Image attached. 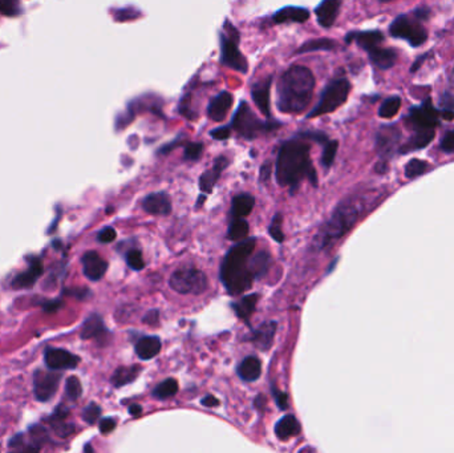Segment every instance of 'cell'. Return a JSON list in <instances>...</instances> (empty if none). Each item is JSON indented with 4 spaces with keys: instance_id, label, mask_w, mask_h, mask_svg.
<instances>
[{
    "instance_id": "cell-1",
    "label": "cell",
    "mask_w": 454,
    "mask_h": 453,
    "mask_svg": "<svg viewBox=\"0 0 454 453\" xmlns=\"http://www.w3.org/2000/svg\"><path fill=\"white\" fill-rule=\"evenodd\" d=\"M315 76L303 65H293L283 74L278 84V110L298 114L307 108L314 96Z\"/></svg>"
},
{
    "instance_id": "cell-2",
    "label": "cell",
    "mask_w": 454,
    "mask_h": 453,
    "mask_svg": "<svg viewBox=\"0 0 454 453\" xmlns=\"http://www.w3.org/2000/svg\"><path fill=\"white\" fill-rule=\"evenodd\" d=\"M306 177L315 186L318 185V176L309 157V145L296 138L286 141L276 159L278 184L296 188Z\"/></svg>"
},
{
    "instance_id": "cell-3",
    "label": "cell",
    "mask_w": 454,
    "mask_h": 453,
    "mask_svg": "<svg viewBox=\"0 0 454 453\" xmlns=\"http://www.w3.org/2000/svg\"><path fill=\"white\" fill-rule=\"evenodd\" d=\"M255 249L254 239L239 241L226 254L221 266V280L232 295L247 291L255 280L248 268V259Z\"/></svg>"
},
{
    "instance_id": "cell-4",
    "label": "cell",
    "mask_w": 454,
    "mask_h": 453,
    "mask_svg": "<svg viewBox=\"0 0 454 453\" xmlns=\"http://www.w3.org/2000/svg\"><path fill=\"white\" fill-rule=\"evenodd\" d=\"M367 208L366 199L363 197H352L343 201L335 209L331 218L324 223L319 233L314 239V245L320 250L332 242L342 238L344 234L348 233L352 226L356 223L363 211Z\"/></svg>"
},
{
    "instance_id": "cell-5",
    "label": "cell",
    "mask_w": 454,
    "mask_h": 453,
    "mask_svg": "<svg viewBox=\"0 0 454 453\" xmlns=\"http://www.w3.org/2000/svg\"><path fill=\"white\" fill-rule=\"evenodd\" d=\"M221 40V63L225 67H229L241 74H247L248 63L245 56L238 48L239 32L234 28L233 25L226 20L223 31L220 35Z\"/></svg>"
},
{
    "instance_id": "cell-6",
    "label": "cell",
    "mask_w": 454,
    "mask_h": 453,
    "mask_svg": "<svg viewBox=\"0 0 454 453\" xmlns=\"http://www.w3.org/2000/svg\"><path fill=\"white\" fill-rule=\"evenodd\" d=\"M279 124L263 123L260 122L257 114L248 107V104L242 101L239 104V108L234 114L232 128H234L239 135L248 140H253L258 137L260 133L270 132L275 128H278Z\"/></svg>"
},
{
    "instance_id": "cell-7",
    "label": "cell",
    "mask_w": 454,
    "mask_h": 453,
    "mask_svg": "<svg viewBox=\"0 0 454 453\" xmlns=\"http://www.w3.org/2000/svg\"><path fill=\"white\" fill-rule=\"evenodd\" d=\"M349 91H351V84L347 79H339L332 81L323 92L318 105L308 114L307 119H314L338 110L347 101Z\"/></svg>"
},
{
    "instance_id": "cell-8",
    "label": "cell",
    "mask_w": 454,
    "mask_h": 453,
    "mask_svg": "<svg viewBox=\"0 0 454 453\" xmlns=\"http://www.w3.org/2000/svg\"><path fill=\"white\" fill-rule=\"evenodd\" d=\"M422 22L412 15H401L394 19L389 32L393 37L404 39L412 47H420L428 39V31L421 25Z\"/></svg>"
},
{
    "instance_id": "cell-9",
    "label": "cell",
    "mask_w": 454,
    "mask_h": 453,
    "mask_svg": "<svg viewBox=\"0 0 454 453\" xmlns=\"http://www.w3.org/2000/svg\"><path fill=\"white\" fill-rule=\"evenodd\" d=\"M171 287L180 294H202L208 289V278L201 270L182 268L171 277Z\"/></svg>"
},
{
    "instance_id": "cell-10",
    "label": "cell",
    "mask_w": 454,
    "mask_h": 453,
    "mask_svg": "<svg viewBox=\"0 0 454 453\" xmlns=\"http://www.w3.org/2000/svg\"><path fill=\"white\" fill-rule=\"evenodd\" d=\"M406 124L413 131L434 129L440 124V112L434 110L430 100H427L421 107L410 110L406 116Z\"/></svg>"
},
{
    "instance_id": "cell-11",
    "label": "cell",
    "mask_w": 454,
    "mask_h": 453,
    "mask_svg": "<svg viewBox=\"0 0 454 453\" xmlns=\"http://www.w3.org/2000/svg\"><path fill=\"white\" fill-rule=\"evenodd\" d=\"M62 375L53 372V369L41 371L37 369L34 374V392L39 402H48L51 400L59 388Z\"/></svg>"
},
{
    "instance_id": "cell-12",
    "label": "cell",
    "mask_w": 454,
    "mask_h": 453,
    "mask_svg": "<svg viewBox=\"0 0 454 453\" xmlns=\"http://www.w3.org/2000/svg\"><path fill=\"white\" fill-rule=\"evenodd\" d=\"M44 362L49 369L62 371V369L76 368L80 359H79V356L74 355L72 353H69L67 350L48 347L44 353Z\"/></svg>"
},
{
    "instance_id": "cell-13",
    "label": "cell",
    "mask_w": 454,
    "mask_h": 453,
    "mask_svg": "<svg viewBox=\"0 0 454 453\" xmlns=\"http://www.w3.org/2000/svg\"><path fill=\"white\" fill-rule=\"evenodd\" d=\"M29 261L31 262H29L27 270L22 274H18L11 282L13 289H18V290L31 289V287H34L35 282L41 277V274L44 271L43 261L37 257H31Z\"/></svg>"
},
{
    "instance_id": "cell-14",
    "label": "cell",
    "mask_w": 454,
    "mask_h": 453,
    "mask_svg": "<svg viewBox=\"0 0 454 453\" xmlns=\"http://www.w3.org/2000/svg\"><path fill=\"white\" fill-rule=\"evenodd\" d=\"M81 262L84 275L91 281H100L108 270V262L100 257L96 251H86Z\"/></svg>"
},
{
    "instance_id": "cell-15",
    "label": "cell",
    "mask_w": 454,
    "mask_h": 453,
    "mask_svg": "<svg viewBox=\"0 0 454 453\" xmlns=\"http://www.w3.org/2000/svg\"><path fill=\"white\" fill-rule=\"evenodd\" d=\"M234 98L230 92H221L210 101L208 116L213 122H223L233 107Z\"/></svg>"
},
{
    "instance_id": "cell-16",
    "label": "cell",
    "mask_w": 454,
    "mask_h": 453,
    "mask_svg": "<svg viewBox=\"0 0 454 453\" xmlns=\"http://www.w3.org/2000/svg\"><path fill=\"white\" fill-rule=\"evenodd\" d=\"M142 208L149 214L168 216L172 211V201L166 193H153L144 199Z\"/></svg>"
},
{
    "instance_id": "cell-17",
    "label": "cell",
    "mask_w": 454,
    "mask_h": 453,
    "mask_svg": "<svg viewBox=\"0 0 454 453\" xmlns=\"http://www.w3.org/2000/svg\"><path fill=\"white\" fill-rule=\"evenodd\" d=\"M400 133L394 126H381L376 136V145L381 156H391L399 143Z\"/></svg>"
},
{
    "instance_id": "cell-18",
    "label": "cell",
    "mask_w": 454,
    "mask_h": 453,
    "mask_svg": "<svg viewBox=\"0 0 454 453\" xmlns=\"http://www.w3.org/2000/svg\"><path fill=\"white\" fill-rule=\"evenodd\" d=\"M271 81H272V77L270 76V77L259 81L258 84L253 86V91H251V96H253L255 105L266 117H270Z\"/></svg>"
},
{
    "instance_id": "cell-19",
    "label": "cell",
    "mask_w": 454,
    "mask_h": 453,
    "mask_svg": "<svg viewBox=\"0 0 454 453\" xmlns=\"http://www.w3.org/2000/svg\"><path fill=\"white\" fill-rule=\"evenodd\" d=\"M342 0H323L315 10L319 25L324 28L333 25L340 11Z\"/></svg>"
},
{
    "instance_id": "cell-20",
    "label": "cell",
    "mask_w": 454,
    "mask_h": 453,
    "mask_svg": "<svg viewBox=\"0 0 454 453\" xmlns=\"http://www.w3.org/2000/svg\"><path fill=\"white\" fill-rule=\"evenodd\" d=\"M275 332H276V322H266L253 332L251 342L255 344V347L260 351H267L274 343Z\"/></svg>"
},
{
    "instance_id": "cell-21",
    "label": "cell",
    "mask_w": 454,
    "mask_h": 453,
    "mask_svg": "<svg viewBox=\"0 0 454 453\" xmlns=\"http://www.w3.org/2000/svg\"><path fill=\"white\" fill-rule=\"evenodd\" d=\"M227 166V159L225 157H218L215 159L214 162V166L208 171V172L203 173L199 178V188L202 192L205 193H210L214 188V185L217 184V181L220 180L221 177L222 172L223 169Z\"/></svg>"
},
{
    "instance_id": "cell-22",
    "label": "cell",
    "mask_w": 454,
    "mask_h": 453,
    "mask_svg": "<svg viewBox=\"0 0 454 453\" xmlns=\"http://www.w3.org/2000/svg\"><path fill=\"white\" fill-rule=\"evenodd\" d=\"M309 19V13L302 7H284L274 15L272 20L275 25H283L286 22L305 23Z\"/></svg>"
},
{
    "instance_id": "cell-23",
    "label": "cell",
    "mask_w": 454,
    "mask_h": 453,
    "mask_svg": "<svg viewBox=\"0 0 454 453\" xmlns=\"http://www.w3.org/2000/svg\"><path fill=\"white\" fill-rule=\"evenodd\" d=\"M347 43H351L352 40H355L357 44L366 51H370V49L379 47L384 41V37L379 31H367V32H351L347 37Z\"/></svg>"
},
{
    "instance_id": "cell-24",
    "label": "cell",
    "mask_w": 454,
    "mask_h": 453,
    "mask_svg": "<svg viewBox=\"0 0 454 453\" xmlns=\"http://www.w3.org/2000/svg\"><path fill=\"white\" fill-rule=\"evenodd\" d=\"M368 53L369 60L380 70H389L397 62V53L393 49L376 47L370 49Z\"/></svg>"
},
{
    "instance_id": "cell-25",
    "label": "cell",
    "mask_w": 454,
    "mask_h": 453,
    "mask_svg": "<svg viewBox=\"0 0 454 453\" xmlns=\"http://www.w3.org/2000/svg\"><path fill=\"white\" fill-rule=\"evenodd\" d=\"M161 351V341L157 336H144L135 344V354L142 360H150L159 355Z\"/></svg>"
},
{
    "instance_id": "cell-26",
    "label": "cell",
    "mask_w": 454,
    "mask_h": 453,
    "mask_svg": "<svg viewBox=\"0 0 454 453\" xmlns=\"http://www.w3.org/2000/svg\"><path fill=\"white\" fill-rule=\"evenodd\" d=\"M262 374V365L257 356H247L238 367V375L246 381H255Z\"/></svg>"
},
{
    "instance_id": "cell-27",
    "label": "cell",
    "mask_w": 454,
    "mask_h": 453,
    "mask_svg": "<svg viewBox=\"0 0 454 453\" xmlns=\"http://www.w3.org/2000/svg\"><path fill=\"white\" fill-rule=\"evenodd\" d=\"M107 332L108 330L104 324L102 318L98 314H93L84 322L83 329H81V338L83 339H93V338H100V336L105 335Z\"/></svg>"
},
{
    "instance_id": "cell-28",
    "label": "cell",
    "mask_w": 454,
    "mask_h": 453,
    "mask_svg": "<svg viewBox=\"0 0 454 453\" xmlns=\"http://www.w3.org/2000/svg\"><path fill=\"white\" fill-rule=\"evenodd\" d=\"M299 432H300V424L293 415H286L275 426V433L282 440H287L293 436H296Z\"/></svg>"
},
{
    "instance_id": "cell-29",
    "label": "cell",
    "mask_w": 454,
    "mask_h": 453,
    "mask_svg": "<svg viewBox=\"0 0 454 453\" xmlns=\"http://www.w3.org/2000/svg\"><path fill=\"white\" fill-rule=\"evenodd\" d=\"M434 129H418L415 131V136L406 143L404 147H401V152L408 153L412 150H418V149H422V147H428L432 140L434 138Z\"/></svg>"
},
{
    "instance_id": "cell-30",
    "label": "cell",
    "mask_w": 454,
    "mask_h": 453,
    "mask_svg": "<svg viewBox=\"0 0 454 453\" xmlns=\"http://www.w3.org/2000/svg\"><path fill=\"white\" fill-rule=\"evenodd\" d=\"M255 205V199L251 195H238L233 198L232 204V216L234 218H243L248 216Z\"/></svg>"
},
{
    "instance_id": "cell-31",
    "label": "cell",
    "mask_w": 454,
    "mask_h": 453,
    "mask_svg": "<svg viewBox=\"0 0 454 453\" xmlns=\"http://www.w3.org/2000/svg\"><path fill=\"white\" fill-rule=\"evenodd\" d=\"M140 374H141V367L140 366L119 367L112 375V384L114 387H123V386H126V384L135 381Z\"/></svg>"
},
{
    "instance_id": "cell-32",
    "label": "cell",
    "mask_w": 454,
    "mask_h": 453,
    "mask_svg": "<svg viewBox=\"0 0 454 453\" xmlns=\"http://www.w3.org/2000/svg\"><path fill=\"white\" fill-rule=\"evenodd\" d=\"M271 258L266 251H259L254 257L248 259V268L254 278H262L270 268Z\"/></svg>"
},
{
    "instance_id": "cell-33",
    "label": "cell",
    "mask_w": 454,
    "mask_h": 453,
    "mask_svg": "<svg viewBox=\"0 0 454 453\" xmlns=\"http://www.w3.org/2000/svg\"><path fill=\"white\" fill-rule=\"evenodd\" d=\"M257 302H258V295H246L239 302L234 303L233 308L235 310V313H236V315L239 318L247 320V319L251 317V314L254 313L255 306H257Z\"/></svg>"
},
{
    "instance_id": "cell-34",
    "label": "cell",
    "mask_w": 454,
    "mask_h": 453,
    "mask_svg": "<svg viewBox=\"0 0 454 453\" xmlns=\"http://www.w3.org/2000/svg\"><path fill=\"white\" fill-rule=\"evenodd\" d=\"M336 48V41L331 39H315L309 40L305 43L300 48L296 51V53H306V52H312V51H331Z\"/></svg>"
},
{
    "instance_id": "cell-35",
    "label": "cell",
    "mask_w": 454,
    "mask_h": 453,
    "mask_svg": "<svg viewBox=\"0 0 454 453\" xmlns=\"http://www.w3.org/2000/svg\"><path fill=\"white\" fill-rule=\"evenodd\" d=\"M248 234V223L243 218H234L229 226V238L232 241H243Z\"/></svg>"
},
{
    "instance_id": "cell-36",
    "label": "cell",
    "mask_w": 454,
    "mask_h": 453,
    "mask_svg": "<svg viewBox=\"0 0 454 453\" xmlns=\"http://www.w3.org/2000/svg\"><path fill=\"white\" fill-rule=\"evenodd\" d=\"M400 107H401L400 98H397V96L388 98L382 101L380 110H379V116L382 119H392L400 110Z\"/></svg>"
},
{
    "instance_id": "cell-37",
    "label": "cell",
    "mask_w": 454,
    "mask_h": 453,
    "mask_svg": "<svg viewBox=\"0 0 454 453\" xmlns=\"http://www.w3.org/2000/svg\"><path fill=\"white\" fill-rule=\"evenodd\" d=\"M178 391V383L175 379H166L165 381L160 383L154 391H153V395L157 398V399H168V398H172L175 393Z\"/></svg>"
},
{
    "instance_id": "cell-38",
    "label": "cell",
    "mask_w": 454,
    "mask_h": 453,
    "mask_svg": "<svg viewBox=\"0 0 454 453\" xmlns=\"http://www.w3.org/2000/svg\"><path fill=\"white\" fill-rule=\"evenodd\" d=\"M429 164L422 159H410L406 165V176L408 178H416L418 176L428 172Z\"/></svg>"
},
{
    "instance_id": "cell-39",
    "label": "cell",
    "mask_w": 454,
    "mask_h": 453,
    "mask_svg": "<svg viewBox=\"0 0 454 453\" xmlns=\"http://www.w3.org/2000/svg\"><path fill=\"white\" fill-rule=\"evenodd\" d=\"M65 393L69 398V400H77L81 393H83V387L79 378L76 376H69L65 381Z\"/></svg>"
},
{
    "instance_id": "cell-40",
    "label": "cell",
    "mask_w": 454,
    "mask_h": 453,
    "mask_svg": "<svg viewBox=\"0 0 454 453\" xmlns=\"http://www.w3.org/2000/svg\"><path fill=\"white\" fill-rule=\"evenodd\" d=\"M338 147H339V143L335 141V140L326 143V147H324V150H323V156H321V164L326 168H330L331 166L333 159L336 157Z\"/></svg>"
},
{
    "instance_id": "cell-41",
    "label": "cell",
    "mask_w": 454,
    "mask_h": 453,
    "mask_svg": "<svg viewBox=\"0 0 454 453\" xmlns=\"http://www.w3.org/2000/svg\"><path fill=\"white\" fill-rule=\"evenodd\" d=\"M0 13L6 16H18L22 13L20 0H0Z\"/></svg>"
},
{
    "instance_id": "cell-42",
    "label": "cell",
    "mask_w": 454,
    "mask_h": 453,
    "mask_svg": "<svg viewBox=\"0 0 454 453\" xmlns=\"http://www.w3.org/2000/svg\"><path fill=\"white\" fill-rule=\"evenodd\" d=\"M269 232H270L271 237L276 242H281L282 244L283 241H284V234L282 232V216L281 214H276L272 218L270 228H269Z\"/></svg>"
},
{
    "instance_id": "cell-43",
    "label": "cell",
    "mask_w": 454,
    "mask_h": 453,
    "mask_svg": "<svg viewBox=\"0 0 454 453\" xmlns=\"http://www.w3.org/2000/svg\"><path fill=\"white\" fill-rule=\"evenodd\" d=\"M126 263H128V266L131 269L133 270H142L144 269V266H145L142 254L138 250H131V251H128V254H126Z\"/></svg>"
},
{
    "instance_id": "cell-44",
    "label": "cell",
    "mask_w": 454,
    "mask_h": 453,
    "mask_svg": "<svg viewBox=\"0 0 454 453\" xmlns=\"http://www.w3.org/2000/svg\"><path fill=\"white\" fill-rule=\"evenodd\" d=\"M100 415H101V408L98 407L96 403H91L84 408V412H83V419L84 421H86L88 424H95L100 419Z\"/></svg>"
},
{
    "instance_id": "cell-45",
    "label": "cell",
    "mask_w": 454,
    "mask_h": 453,
    "mask_svg": "<svg viewBox=\"0 0 454 453\" xmlns=\"http://www.w3.org/2000/svg\"><path fill=\"white\" fill-rule=\"evenodd\" d=\"M203 152V145L201 143H192L185 147V159L194 161L201 157Z\"/></svg>"
},
{
    "instance_id": "cell-46",
    "label": "cell",
    "mask_w": 454,
    "mask_h": 453,
    "mask_svg": "<svg viewBox=\"0 0 454 453\" xmlns=\"http://www.w3.org/2000/svg\"><path fill=\"white\" fill-rule=\"evenodd\" d=\"M116 237H117V233L113 228H105L98 234V239L101 244H109L116 239Z\"/></svg>"
},
{
    "instance_id": "cell-47",
    "label": "cell",
    "mask_w": 454,
    "mask_h": 453,
    "mask_svg": "<svg viewBox=\"0 0 454 453\" xmlns=\"http://www.w3.org/2000/svg\"><path fill=\"white\" fill-rule=\"evenodd\" d=\"M43 311L47 313V314H52V313H56L59 311L62 307V299H49V301H46L43 302Z\"/></svg>"
},
{
    "instance_id": "cell-48",
    "label": "cell",
    "mask_w": 454,
    "mask_h": 453,
    "mask_svg": "<svg viewBox=\"0 0 454 453\" xmlns=\"http://www.w3.org/2000/svg\"><path fill=\"white\" fill-rule=\"evenodd\" d=\"M440 147L443 152H454V131H449L442 137Z\"/></svg>"
},
{
    "instance_id": "cell-49",
    "label": "cell",
    "mask_w": 454,
    "mask_h": 453,
    "mask_svg": "<svg viewBox=\"0 0 454 453\" xmlns=\"http://www.w3.org/2000/svg\"><path fill=\"white\" fill-rule=\"evenodd\" d=\"M210 136L215 140H227L232 136V128L230 126H221L210 132Z\"/></svg>"
},
{
    "instance_id": "cell-50",
    "label": "cell",
    "mask_w": 454,
    "mask_h": 453,
    "mask_svg": "<svg viewBox=\"0 0 454 453\" xmlns=\"http://www.w3.org/2000/svg\"><path fill=\"white\" fill-rule=\"evenodd\" d=\"M274 390V396H275V400H276V405L281 408V409H287L288 407V398L284 392L276 391V388H272Z\"/></svg>"
},
{
    "instance_id": "cell-51",
    "label": "cell",
    "mask_w": 454,
    "mask_h": 453,
    "mask_svg": "<svg viewBox=\"0 0 454 453\" xmlns=\"http://www.w3.org/2000/svg\"><path fill=\"white\" fill-rule=\"evenodd\" d=\"M114 428H116V420L114 419L107 417V419H102L100 421V431L102 433H109Z\"/></svg>"
},
{
    "instance_id": "cell-52",
    "label": "cell",
    "mask_w": 454,
    "mask_h": 453,
    "mask_svg": "<svg viewBox=\"0 0 454 453\" xmlns=\"http://www.w3.org/2000/svg\"><path fill=\"white\" fill-rule=\"evenodd\" d=\"M159 314H160L159 310H150L147 315L144 317V319H142V322L147 323L149 326H156L159 323V318H160Z\"/></svg>"
},
{
    "instance_id": "cell-53",
    "label": "cell",
    "mask_w": 454,
    "mask_h": 453,
    "mask_svg": "<svg viewBox=\"0 0 454 453\" xmlns=\"http://www.w3.org/2000/svg\"><path fill=\"white\" fill-rule=\"evenodd\" d=\"M440 105L443 110H454V96L450 93H445L441 98Z\"/></svg>"
},
{
    "instance_id": "cell-54",
    "label": "cell",
    "mask_w": 454,
    "mask_h": 453,
    "mask_svg": "<svg viewBox=\"0 0 454 453\" xmlns=\"http://www.w3.org/2000/svg\"><path fill=\"white\" fill-rule=\"evenodd\" d=\"M65 293H68V295H74L79 299H86L91 295V291L84 287L83 289H69V290H65Z\"/></svg>"
},
{
    "instance_id": "cell-55",
    "label": "cell",
    "mask_w": 454,
    "mask_h": 453,
    "mask_svg": "<svg viewBox=\"0 0 454 453\" xmlns=\"http://www.w3.org/2000/svg\"><path fill=\"white\" fill-rule=\"evenodd\" d=\"M271 176V164L270 162H265L260 168V181L265 183L270 178Z\"/></svg>"
},
{
    "instance_id": "cell-56",
    "label": "cell",
    "mask_w": 454,
    "mask_h": 453,
    "mask_svg": "<svg viewBox=\"0 0 454 453\" xmlns=\"http://www.w3.org/2000/svg\"><path fill=\"white\" fill-rule=\"evenodd\" d=\"M429 10L425 8V7H420V8L413 11V15L421 22H425L429 18Z\"/></svg>"
},
{
    "instance_id": "cell-57",
    "label": "cell",
    "mask_w": 454,
    "mask_h": 453,
    "mask_svg": "<svg viewBox=\"0 0 454 453\" xmlns=\"http://www.w3.org/2000/svg\"><path fill=\"white\" fill-rule=\"evenodd\" d=\"M201 403H202V405H205V407H215V405H220V400L217 398L211 396V395H208V396L202 398Z\"/></svg>"
},
{
    "instance_id": "cell-58",
    "label": "cell",
    "mask_w": 454,
    "mask_h": 453,
    "mask_svg": "<svg viewBox=\"0 0 454 453\" xmlns=\"http://www.w3.org/2000/svg\"><path fill=\"white\" fill-rule=\"evenodd\" d=\"M141 412H142L141 405H132L129 407V414H131V415H133V416H135V415H140Z\"/></svg>"
},
{
    "instance_id": "cell-59",
    "label": "cell",
    "mask_w": 454,
    "mask_h": 453,
    "mask_svg": "<svg viewBox=\"0 0 454 453\" xmlns=\"http://www.w3.org/2000/svg\"><path fill=\"white\" fill-rule=\"evenodd\" d=\"M441 116L445 120H454V110H442Z\"/></svg>"
},
{
    "instance_id": "cell-60",
    "label": "cell",
    "mask_w": 454,
    "mask_h": 453,
    "mask_svg": "<svg viewBox=\"0 0 454 453\" xmlns=\"http://www.w3.org/2000/svg\"><path fill=\"white\" fill-rule=\"evenodd\" d=\"M449 81H450V86H452V88H454V68L452 70V74H450V77H449Z\"/></svg>"
},
{
    "instance_id": "cell-61",
    "label": "cell",
    "mask_w": 454,
    "mask_h": 453,
    "mask_svg": "<svg viewBox=\"0 0 454 453\" xmlns=\"http://www.w3.org/2000/svg\"><path fill=\"white\" fill-rule=\"evenodd\" d=\"M381 3H389V1H394V0H379Z\"/></svg>"
},
{
    "instance_id": "cell-62",
    "label": "cell",
    "mask_w": 454,
    "mask_h": 453,
    "mask_svg": "<svg viewBox=\"0 0 454 453\" xmlns=\"http://www.w3.org/2000/svg\"><path fill=\"white\" fill-rule=\"evenodd\" d=\"M86 451H92V448H91V447H89V445H86Z\"/></svg>"
}]
</instances>
